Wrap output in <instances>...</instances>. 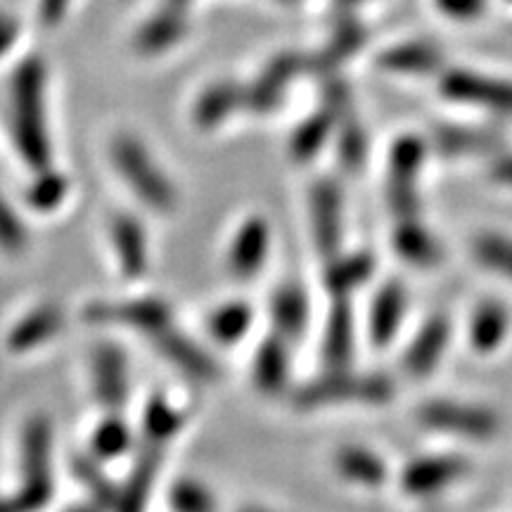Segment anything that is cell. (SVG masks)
Instances as JSON below:
<instances>
[{"label":"cell","instance_id":"23","mask_svg":"<svg viewBox=\"0 0 512 512\" xmlns=\"http://www.w3.org/2000/svg\"><path fill=\"white\" fill-rule=\"evenodd\" d=\"M15 31H17L15 22H10L8 17H0V53L15 41Z\"/></svg>","mask_w":512,"mask_h":512},{"label":"cell","instance_id":"5","mask_svg":"<svg viewBox=\"0 0 512 512\" xmlns=\"http://www.w3.org/2000/svg\"><path fill=\"white\" fill-rule=\"evenodd\" d=\"M434 145L444 157H477V155H501L503 138L496 131L477 126L448 124L439 126Z\"/></svg>","mask_w":512,"mask_h":512},{"label":"cell","instance_id":"12","mask_svg":"<svg viewBox=\"0 0 512 512\" xmlns=\"http://www.w3.org/2000/svg\"><path fill=\"white\" fill-rule=\"evenodd\" d=\"M505 330H508V316L501 306L486 304L472 318V347L477 349H494L501 342Z\"/></svg>","mask_w":512,"mask_h":512},{"label":"cell","instance_id":"9","mask_svg":"<svg viewBox=\"0 0 512 512\" xmlns=\"http://www.w3.org/2000/svg\"><path fill=\"white\" fill-rule=\"evenodd\" d=\"M467 470V465L458 458H430V460H418L406 470L403 475V486L411 494H427V491L441 489V486L451 484L453 479H458Z\"/></svg>","mask_w":512,"mask_h":512},{"label":"cell","instance_id":"20","mask_svg":"<svg viewBox=\"0 0 512 512\" xmlns=\"http://www.w3.org/2000/svg\"><path fill=\"white\" fill-rule=\"evenodd\" d=\"M181 29H183V24L178 17H174V15L159 17L143 31V46L147 50H157L162 46H169V43L174 41L178 34H181Z\"/></svg>","mask_w":512,"mask_h":512},{"label":"cell","instance_id":"26","mask_svg":"<svg viewBox=\"0 0 512 512\" xmlns=\"http://www.w3.org/2000/svg\"><path fill=\"white\" fill-rule=\"evenodd\" d=\"M508 3H512V0H508Z\"/></svg>","mask_w":512,"mask_h":512},{"label":"cell","instance_id":"24","mask_svg":"<svg viewBox=\"0 0 512 512\" xmlns=\"http://www.w3.org/2000/svg\"><path fill=\"white\" fill-rule=\"evenodd\" d=\"M64 3H67V0H46V3H43V17H46V22H55V17L60 15L64 8Z\"/></svg>","mask_w":512,"mask_h":512},{"label":"cell","instance_id":"3","mask_svg":"<svg viewBox=\"0 0 512 512\" xmlns=\"http://www.w3.org/2000/svg\"><path fill=\"white\" fill-rule=\"evenodd\" d=\"M420 418L434 430L467 434L470 439H491L496 434V418L491 413L453 403H430L422 408Z\"/></svg>","mask_w":512,"mask_h":512},{"label":"cell","instance_id":"11","mask_svg":"<svg viewBox=\"0 0 512 512\" xmlns=\"http://www.w3.org/2000/svg\"><path fill=\"white\" fill-rule=\"evenodd\" d=\"M406 309V297L399 285H389L377 294V302L373 306V316H370V330H373L375 344H387L389 337L394 335L396 325Z\"/></svg>","mask_w":512,"mask_h":512},{"label":"cell","instance_id":"18","mask_svg":"<svg viewBox=\"0 0 512 512\" xmlns=\"http://www.w3.org/2000/svg\"><path fill=\"white\" fill-rule=\"evenodd\" d=\"M242 95H245V93H242L238 86H233V83H228V86L214 88V91H211L200 105V117L204 121L221 119L223 114H228L235 105H238V102L242 100Z\"/></svg>","mask_w":512,"mask_h":512},{"label":"cell","instance_id":"4","mask_svg":"<svg viewBox=\"0 0 512 512\" xmlns=\"http://www.w3.org/2000/svg\"><path fill=\"white\" fill-rule=\"evenodd\" d=\"M41 64L29 62L24 64L22 72H17L15 81V102H17V119H19V131L27 136V147L31 152L36 150L43 152L41 143ZM36 155V152H34Z\"/></svg>","mask_w":512,"mask_h":512},{"label":"cell","instance_id":"2","mask_svg":"<svg viewBox=\"0 0 512 512\" xmlns=\"http://www.w3.org/2000/svg\"><path fill=\"white\" fill-rule=\"evenodd\" d=\"M425 162V145L418 138L396 140L392 159H389V204L396 214L411 216L420 207V197L415 185Z\"/></svg>","mask_w":512,"mask_h":512},{"label":"cell","instance_id":"13","mask_svg":"<svg viewBox=\"0 0 512 512\" xmlns=\"http://www.w3.org/2000/svg\"><path fill=\"white\" fill-rule=\"evenodd\" d=\"M313 211H316V226L323 235V242L332 245L339 233V192L335 183L325 181L318 185L313 195Z\"/></svg>","mask_w":512,"mask_h":512},{"label":"cell","instance_id":"16","mask_svg":"<svg viewBox=\"0 0 512 512\" xmlns=\"http://www.w3.org/2000/svg\"><path fill=\"white\" fill-rule=\"evenodd\" d=\"M339 470H344V475L361 484H380L384 479L382 460H377L366 451L344 453V456L339 458Z\"/></svg>","mask_w":512,"mask_h":512},{"label":"cell","instance_id":"15","mask_svg":"<svg viewBox=\"0 0 512 512\" xmlns=\"http://www.w3.org/2000/svg\"><path fill=\"white\" fill-rule=\"evenodd\" d=\"M332 121H335V117H332V112H328V110L318 112L316 117L306 121V124L297 131V136H294V145H292L294 155L304 157V159L316 155L318 147L323 145L330 136Z\"/></svg>","mask_w":512,"mask_h":512},{"label":"cell","instance_id":"7","mask_svg":"<svg viewBox=\"0 0 512 512\" xmlns=\"http://www.w3.org/2000/svg\"><path fill=\"white\" fill-rule=\"evenodd\" d=\"M441 50L427 41H411L389 48L380 57V67L394 74H432L441 67Z\"/></svg>","mask_w":512,"mask_h":512},{"label":"cell","instance_id":"14","mask_svg":"<svg viewBox=\"0 0 512 512\" xmlns=\"http://www.w3.org/2000/svg\"><path fill=\"white\" fill-rule=\"evenodd\" d=\"M394 245L396 252H401L406 259L415 261V264H434V261L439 259V245L434 242L432 235L420 226L399 228Z\"/></svg>","mask_w":512,"mask_h":512},{"label":"cell","instance_id":"10","mask_svg":"<svg viewBox=\"0 0 512 512\" xmlns=\"http://www.w3.org/2000/svg\"><path fill=\"white\" fill-rule=\"evenodd\" d=\"M448 342V323L446 320H432L427 328L415 337L413 347L406 354V368L413 375H427L437 366L441 354H444Z\"/></svg>","mask_w":512,"mask_h":512},{"label":"cell","instance_id":"6","mask_svg":"<svg viewBox=\"0 0 512 512\" xmlns=\"http://www.w3.org/2000/svg\"><path fill=\"white\" fill-rule=\"evenodd\" d=\"M304 67L302 57L297 55H280L268 64V69L259 81L254 83V88L249 91V102L256 110H271L273 105H278V100L283 98L287 86L294 81V76L299 74V69Z\"/></svg>","mask_w":512,"mask_h":512},{"label":"cell","instance_id":"8","mask_svg":"<svg viewBox=\"0 0 512 512\" xmlns=\"http://www.w3.org/2000/svg\"><path fill=\"white\" fill-rule=\"evenodd\" d=\"M363 43H366V29H363V24L356 22V19H342L335 31H332L325 50H320L313 57V69L323 74L335 72L339 64H344L351 55L363 48Z\"/></svg>","mask_w":512,"mask_h":512},{"label":"cell","instance_id":"25","mask_svg":"<svg viewBox=\"0 0 512 512\" xmlns=\"http://www.w3.org/2000/svg\"><path fill=\"white\" fill-rule=\"evenodd\" d=\"M339 3H363V0H339Z\"/></svg>","mask_w":512,"mask_h":512},{"label":"cell","instance_id":"17","mask_svg":"<svg viewBox=\"0 0 512 512\" xmlns=\"http://www.w3.org/2000/svg\"><path fill=\"white\" fill-rule=\"evenodd\" d=\"M475 254L482 264L512 278V240L501 235H484L477 240Z\"/></svg>","mask_w":512,"mask_h":512},{"label":"cell","instance_id":"22","mask_svg":"<svg viewBox=\"0 0 512 512\" xmlns=\"http://www.w3.org/2000/svg\"><path fill=\"white\" fill-rule=\"evenodd\" d=\"M494 178L498 183L510 185L512 188V155H498V159L494 162Z\"/></svg>","mask_w":512,"mask_h":512},{"label":"cell","instance_id":"19","mask_svg":"<svg viewBox=\"0 0 512 512\" xmlns=\"http://www.w3.org/2000/svg\"><path fill=\"white\" fill-rule=\"evenodd\" d=\"M339 150H342L339 152V157H342V162L347 164L349 169H356V166L363 164L368 145H366V133H363L361 124H356V121H347V124L342 126Z\"/></svg>","mask_w":512,"mask_h":512},{"label":"cell","instance_id":"21","mask_svg":"<svg viewBox=\"0 0 512 512\" xmlns=\"http://www.w3.org/2000/svg\"><path fill=\"white\" fill-rule=\"evenodd\" d=\"M441 15L456 22H472L486 10V0H434Z\"/></svg>","mask_w":512,"mask_h":512},{"label":"cell","instance_id":"1","mask_svg":"<svg viewBox=\"0 0 512 512\" xmlns=\"http://www.w3.org/2000/svg\"><path fill=\"white\" fill-rule=\"evenodd\" d=\"M441 91L446 98L465 102V105L484 107L512 117V81L496 79L467 69H453L441 79Z\"/></svg>","mask_w":512,"mask_h":512}]
</instances>
